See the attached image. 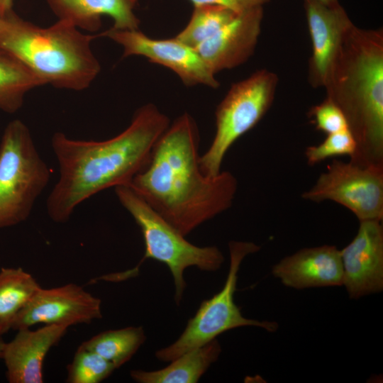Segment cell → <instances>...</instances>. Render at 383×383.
<instances>
[{
	"mask_svg": "<svg viewBox=\"0 0 383 383\" xmlns=\"http://www.w3.org/2000/svg\"><path fill=\"white\" fill-rule=\"evenodd\" d=\"M199 148L196 123L184 113L160 135L148 164L128 184L184 236L228 209L238 189L230 172H202Z\"/></svg>",
	"mask_w": 383,
	"mask_h": 383,
	"instance_id": "6da1fadb",
	"label": "cell"
},
{
	"mask_svg": "<svg viewBox=\"0 0 383 383\" xmlns=\"http://www.w3.org/2000/svg\"><path fill=\"white\" fill-rule=\"evenodd\" d=\"M170 124L165 114L148 104L135 112L123 131L108 140H75L54 133L51 146L60 175L46 201L50 219L66 223L85 200L110 187L130 184L146 166Z\"/></svg>",
	"mask_w": 383,
	"mask_h": 383,
	"instance_id": "7a4b0ae2",
	"label": "cell"
},
{
	"mask_svg": "<svg viewBox=\"0 0 383 383\" xmlns=\"http://www.w3.org/2000/svg\"><path fill=\"white\" fill-rule=\"evenodd\" d=\"M323 88L326 98L343 112L355 140L350 161L383 166V30L353 23Z\"/></svg>",
	"mask_w": 383,
	"mask_h": 383,
	"instance_id": "3957f363",
	"label": "cell"
},
{
	"mask_svg": "<svg viewBox=\"0 0 383 383\" xmlns=\"http://www.w3.org/2000/svg\"><path fill=\"white\" fill-rule=\"evenodd\" d=\"M95 37L62 20L41 28L12 11L0 18V49L44 84L61 89L84 90L100 72V63L91 48Z\"/></svg>",
	"mask_w": 383,
	"mask_h": 383,
	"instance_id": "277c9868",
	"label": "cell"
},
{
	"mask_svg": "<svg viewBox=\"0 0 383 383\" xmlns=\"http://www.w3.org/2000/svg\"><path fill=\"white\" fill-rule=\"evenodd\" d=\"M120 204L139 226L145 244L142 259L164 263L170 270L174 285V301L181 302L186 288L184 272L190 267L206 272L218 270L224 261L216 246H196L186 240L165 218L155 211L129 184L114 187Z\"/></svg>",
	"mask_w": 383,
	"mask_h": 383,
	"instance_id": "5b68a950",
	"label": "cell"
},
{
	"mask_svg": "<svg viewBox=\"0 0 383 383\" xmlns=\"http://www.w3.org/2000/svg\"><path fill=\"white\" fill-rule=\"evenodd\" d=\"M50 177L28 126L9 122L0 142V229L27 220Z\"/></svg>",
	"mask_w": 383,
	"mask_h": 383,
	"instance_id": "8992f818",
	"label": "cell"
},
{
	"mask_svg": "<svg viewBox=\"0 0 383 383\" xmlns=\"http://www.w3.org/2000/svg\"><path fill=\"white\" fill-rule=\"evenodd\" d=\"M279 84L276 73L266 69L232 84L216 112V133L199 166L209 177L218 175L233 144L255 127L271 108Z\"/></svg>",
	"mask_w": 383,
	"mask_h": 383,
	"instance_id": "52a82bcc",
	"label": "cell"
},
{
	"mask_svg": "<svg viewBox=\"0 0 383 383\" xmlns=\"http://www.w3.org/2000/svg\"><path fill=\"white\" fill-rule=\"evenodd\" d=\"M228 247L229 270L222 289L201 302L178 339L155 353L157 360L170 362L182 354L216 339L225 331L238 327L257 326L270 332L278 328L276 322L246 318L234 301L240 265L247 255L259 251L260 246L251 242L231 241Z\"/></svg>",
	"mask_w": 383,
	"mask_h": 383,
	"instance_id": "ba28073f",
	"label": "cell"
},
{
	"mask_svg": "<svg viewBox=\"0 0 383 383\" xmlns=\"http://www.w3.org/2000/svg\"><path fill=\"white\" fill-rule=\"evenodd\" d=\"M301 198L334 201L359 221L383 218V166H365L334 159Z\"/></svg>",
	"mask_w": 383,
	"mask_h": 383,
	"instance_id": "9c48e42d",
	"label": "cell"
},
{
	"mask_svg": "<svg viewBox=\"0 0 383 383\" xmlns=\"http://www.w3.org/2000/svg\"><path fill=\"white\" fill-rule=\"evenodd\" d=\"M123 48V57L140 55L151 62L165 66L181 79L187 86L205 85L216 89L220 83L194 48L175 37L154 39L137 30H117L113 28L103 32Z\"/></svg>",
	"mask_w": 383,
	"mask_h": 383,
	"instance_id": "30bf717a",
	"label": "cell"
},
{
	"mask_svg": "<svg viewBox=\"0 0 383 383\" xmlns=\"http://www.w3.org/2000/svg\"><path fill=\"white\" fill-rule=\"evenodd\" d=\"M102 317L101 301L74 283L60 287L40 288L18 313L12 329L43 323L71 326L90 323Z\"/></svg>",
	"mask_w": 383,
	"mask_h": 383,
	"instance_id": "8fae6325",
	"label": "cell"
},
{
	"mask_svg": "<svg viewBox=\"0 0 383 383\" xmlns=\"http://www.w3.org/2000/svg\"><path fill=\"white\" fill-rule=\"evenodd\" d=\"M340 252L343 285L351 299H359L383 289L382 221H360L357 234Z\"/></svg>",
	"mask_w": 383,
	"mask_h": 383,
	"instance_id": "7c38bea8",
	"label": "cell"
},
{
	"mask_svg": "<svg viewBox=\"0 0 383 383\" xmlns=\"http://www.w3.org/2000/svg\"><path fill=\"white\" fill-rule=\"evenodd\" d=\"M304 8L312 48L307 79L313 88H321L353 23L340 4L328 6L318 0H304Z\"/></svg>",
	"mask_w": 383,
	"mask_h": 383,
	"instance_id": "4fadbf2b",
	"label": "cell"
},
{
	"mask_svg": "<svg viewBox=\"0 0 383 383\" xmlns=\"http://www.w3.org/2000/svg\"><path fill=\"white\" fill-rule=\"evenodd\" d=\"M263 16V6L238 13L231 22L195 49L214 74L240 66L253 55Z\"/></svg>",
	"mask_w": 383,
	"mask_h": 383,
	"instance_id": "5bb4252c",
	"label": "cell"
},
{
	"mask_svg": "<svg viewBox=\"0 0 383 383\" xmlns=\"http://www.w3.org/2000/svg\"><path fill=\"white\" fill-rule=\"evenodd\" d=\"M68 327L44 325L17 331L15 337L5 342L1 359L6 366V377L9 383H42L43 363L50 349L65 336Z\"/></svg>",
	"mask_w": 383,
	"mask_h": 383,
	"instance_id": "9a60e30c",
	"label": "cell"
},
{
	"mask_svg": "<svg viewBox=\"0 0 383 383\" xmlns=\"http://www.w3.org/2000/svg\"><path fill=\"white\" fill-rule=\"evenodd\" d=\"M272 274L284 285L296 289L341 286L340 250L329 245L299 250L274 265Z\"/></svg>",
	"mask_w": 383,
	"mask_h": 383,
	"instance_id": "2e32d148",
	"label": "cell"
},
{
	"mask_svg": "<svg viewBox=\"0 0 383 383\" xmlns=\"http://www.w3.org/2000/svg\"><path fill=\"white\" fill-rule=\"evenodd\" d=\"M58 20L67 21L79 29L97 31L102 16L113 21V28L137 30L140 20L134 9L137 0H46Z\"/></svg>",
	"mask_w": 383,
	"mask_h": 383,
	"instance_id": "e0dca14e",
	"label": "cell"
},
{
	"mask_svg": "<svg viewBox=\"0 0 383 383\" xmlns=\"http://www.w3.org/2000/svg\"><path fill=\"white\" fill-rule=\"evenodd\" d=\"M221 348L216 339L192 349L174 360L167 367L154 371L134 370L131 378L139 383H194L218 358Z\"/></svg>",
	"mask_w": 383,
	"mask_h": 383,
	"instance_id": "ac0fdd59",
	"label": "cell"
},
{
	"mask_svg": "<svg viewBox=\"0 0 383 383\" xmlns=\"http://www.w3.org/2000/svg\"><path fill=\"white\" fill-rule=\"evenodd\" d=\"M40 286L21 267L0 270V336L12 329L18 313L32 299Z\"/></svg>",
	"mask_w": 383,
	"mask_h": 383,
	"instance_id": "d6986e66",
	"label": "cell"
},
{
	"mask_svg": "<svg viewBox=\"0 0 383 383\" xmlns=\"http://www.w3.org/2000/svg\"><path fill=\"white\" fill-rule=\"evenodd\" d=\"M43 82L14 57L0 49V110L15 113L26 94Z\"/></svg>",
	"mask_w": 383,
	"mask_h": 383,
	"instance_id": "ffe728a7",
	"label": "cell"
},
{
	"mask_svg": "<svg viewBox=\"0 0 383 383\" xmlns=\"http://www.w3.org/2000/svg\"><path fill=\"white\" fill-rule=\"evenodd\" d=\"M146 339L142 327L130 326L99 333L80 345L119 368L131 359Z\"/></svg>",
	"mask_w": 383,
	"mask_h": 383,
	"instance_id": "44dd1931",
	"label": "cell"
},
{
	"mask_svg": "<svg viewBox=\"0 0 383 383\" xmlns=\"http://www.w3.org/2000/svg\"><path fill=\"white\" fill-rule=\"evenodd\" d=\"M238 13L221 6H194L189 21L175 38L196 49L231 22Z\"/></svg>",
	"mask_w": 383,
	"mask_h": 383,
	"instance_id": "7402d4cb",
	"label": "cell"
},
{
	"mask_svg": "<svg viewBox=\"0 0 383 383\" xmlns=\"http://www.w3.org/2000/svg\"><path fill=\"white\" fill-rule=\"evenodd\" d=\"M116 370L114 365L81 345L67 367L66 382L69 383H99Z\"/></svg>",
	"mask_w": 383,
	"mask_h": 383,
	"instance_id": "603a6c76",
	"label": "cell"
},
{
	"mask_svg": "<svg viewBox=\"0 0 383 383\" xmlns=\"http://www.w3.org/2000/svg\"><path fill=\"white\" fill-rule=\"evenodd\" d=\"M356 146L355 140L348 128L328 134L320 144L307 147L304 153L307 164L313 166L330 157L340 155L351 157L355 152Z\"/></svg>",
	"mask_w": 383,
	"mask_h": 383,
	"instance_id": "cb8c5ba5",
	"label": "cell"
},
{
	"mask_svg": "<svg viewBox=\"0 0 383 383\" xmlns=\"http://www.w3.org/2000/svg\"><path fill=\"white\" fill-rule=\"evenodd\" d=\"M308 117L316 130L326 135L348 128L341 110L327 98L321 103L311 106L309 110Z\"/></svg>",
	"mask_w": 383,
	"mask_h": 383,
	"instance_id": "d4e9b609",
	"label": "cell"
},
{
	"mask_svg": "<svg viewBox=\"0 0 383 383\" xmlns=\"http://www.w3.org/2000/svg\"><path fill=\"white\" fill-rule=\"evenodd\" d=\"M194 6L203 5L221 6L241 13L257 6H264L270 0H190Z\"/></svg>",
	"mask_w": 383,
	"mask_h": 383,
	"instance_id": "484cf974",
	"label": "cell"
},
{
	"mask_svg": "<svg viewBox=\"0 0 383 383\" xmlns=\"http://www.w3.org/2000/svg\"><path fill=\"white\" fill-rule=\"evenodd\" d=\"M12 4L13 0H0V14L1 16L12 11Z\"/></svg>",
	"mask_w": 383,
	"mask_h": 383,
	"instance_id": "4316f807",
	"label": "cell"
},
{
	"mask_svg": "<svg viewBox=\"0 0 383 383\" xmlns=\"http://www.w3.org/2000/svg\"><path fill=\"white\" fill-rule=\"evenodd\" d=\"M328 6H335L340 4L339 0H318Z\"/></svg>",
	"mask_w": 383,
	"mask_h": 383,
	"instance_id": "83f0119b",
	"label": "cell"
},
{
	"mask_svg": "<svg viewBox=\"0 0 383 383\" xmlns=\"http://www.w3.org/2000/svg\"><path fill=\"white\" fill-rule=\"evenodd\" d=\"M4 344H5V342L3 340V339L0 336V359H1V355H2Z\"/></svg>",
	"mask_w": 383,
	"mask_h": 383,
	"instance_id": "f1b7e54d",
	"label": "cell"
},
{
	"mask_svg": "<svg viewBox=\"0 0 383 383\" xmlns=\"http://www.w3.org/2000/svg\"><path fill=\"white\" fill-rule=\"evenodd\" d=\"M1 14H0V18H1Z\"/></svg>",
	"mask_w": 383,
	"mask_h": 383,
	"instance_id": "f546056e",
	"label": "cell"
}]
</instances>
